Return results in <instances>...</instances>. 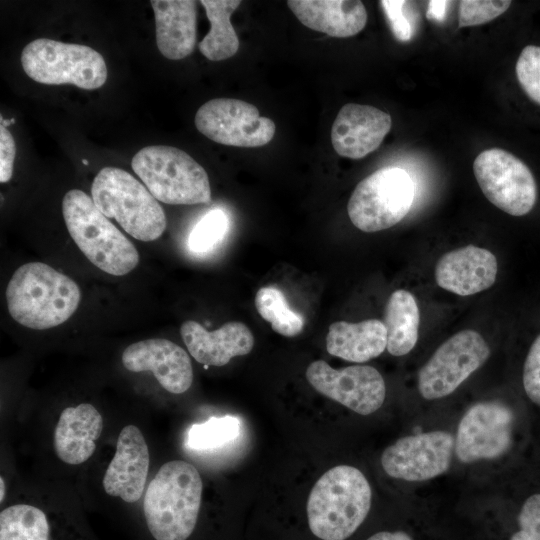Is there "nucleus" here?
Instances as JSON below:
<instances>
[{
	"instance_id": "obj_1",
	"label": "nucleus",
	"mask_w": 540,
	"mask_h": 540,
	"mask_svg": "<svg viewBox=\"0 0 540 540\" xmlns=\"http://www.w3.org/2000/svg\"><path fill=\"white\" fill-rule=\"evenodd\" d=\"M6 300L11 317L19 324L44 330L67 321L76 311L81 293L68 276L42 262H29L12 275Z\"/></svg>"
},
{
	"instance_id": "obj_2",
	"label": "nucleus",
	"mask_w": 540,
	"mask_h": 540,
	"mask_svg": "<svg viewBox=\"0 0 540 540\" xmlns=\"http://www.w3.org/2000/svg\"><path fill=\"white\" fill-rule=\"evenodd\" d=\"M203 482L194 465L183 460L164 463L147 486L143 510L156 540H186L201 506Z\"/></svg>"
},
{
	"instance_id": "obj_3",
	"label": "nucleus",
	"mask_w": 540,
	"mask_h": 540,
	"mask_svg": "<svg viewBox=\"0 0 540 540\" xmlns=\"http://www.w3.org/2000/svg\"><path fill=\"white\" fill-rule=\"evenodd\" d=\"M371 500L370 484L359 469L335 466L317 480L309 494V528L322 540H345L367 517Z\"/></svg>"
},
{
	"instance_id": "obj_4",
	"label": "nucleus",
	"mask_w": 540,
	"mask_h": 540,
	"mask_svg": "<svg viewBox=\"0 0 540 540\" xmlns=\"http://www.w3.org/2000/svg\"><path fill=\"white\" fill-rule=\"evenodd\" d=\"M67 230L87 259L115 276L132 271L139 262L133 243L79 189L69 190L62 200Z\"/></svg>"
},
{
	"instance_id": "obj_5",
	"label": "nucleus",
	"mask_w": 540,
	"mask_h": 540,
	"mask_svg": "<svg viewBox=\"0 0 540 540\" xmlns=\"http://www.w3.org/2000/svg\"><path fill=\"white\" fill-rule=\"evenodd\" d=\"M91 196L107 218L138 240H156L166 229V215L157 199L123 169L102 168L92 182Z\"/></svg>"
},
{
	"instance_id": "obj_6",
	"label": "nucleus",
	"mask_w": 540,
	"mask_h": 540,
	"mask_svg": "<svg viewBox=\"0 0 540 540\" xmlns=\"http://www.w3.org/2000/svg\"><path fill=\"white\" fill-rule=\"evenodd\" d=\"M133 171L158 200L173 205L206 204L211 187L205 169L185 151L153 145L132 158Z\"/></svg>"
},
{
	"instance_id": "obj_7",
	"label": "nucleus",
	"mask_w": 540,
	"mask_h": 540,
	"mask_svg": "<svg viewBox=\"0 0 540 540\" xmlns=\"http://www.w3.org/2000/svg\"><path fill=\"white\" fill-rule=\"evenodd\" d=\"M21 64L28 77L46 85L72 84L93 90L107 80L103 56L81 44L38 38L22 50Z\"/></svg>"
},
{
	"instance_id": "obj_8",
	"label": "nucleus",
	"mask_w": 540,
	"mask_h": 540,
	"mask_svg": "<svg viewBox=\"0 0 540 540\" xmlns=\"http://www.w3.org/2000/svg\"><path fill=\"white\" fill-rule=\"evenodd\" d=\"M414 194L413 180L404 169L382 168L357 184L348 201V216L361 231L385 230L407 215Z\"/></svg>"
},
{
	"instance_id": "obj_9",
	"label": "nucleus",
	"mask_w": 540,
	"mask_h": 540,
	"mask_svg": "<svg viewBox=\"0 0 540 540\" xmlns=\"http://www.w3.org/2000/svg\"><path fill=\"white\" fill-rule=\"evenodd\" d=\"M473 172L484 196L512 216L528 214L537 200V185L528 166L515 155L500 149L482 151L474 160Z\"/></svg>"
},
{
	"instance_id": "obj_10",
	"label": "nucleus",
	"mask_w": 540,
	"mask_h": 540,
	"mask_svg": "<svg viewBox=\"0 0 540 540\" xmlns=\"http://www.w3.org/2000/svg\"><path fill=\"white\" fill-rule=\"evenodd\" d=\"M490 348L475 330L460 331L434 352L418 373V390L427 400L454 392L488 359Z\"/></svg>"
},
{
	"instance_id": "obj_11",
	"label": "nucleus",
	"mask_w": 540,
	"mask_h": 540,
	"mask_svg": "<svg viewBox=\"0 0 540 540\" xmlns=\"http://www.w3.org/2000/svg\"><path fill=\"white\" fill-rule=\"evenodd\" d=\"M195 126L210 140L227 146L253 148L268 144L275 123L261 116L256 106L231 98H216L196 112Z\"/></svg>"
},
{
	"instance_id": "obj_12",
	"label": "nucleus",
	"mask_w": 540,
	"mask_h": 540,
	"mask_svg": "<svg viewBox=\"0 0 540 540\" xmlns=\"http://www.w3.org/2000/svg\"><path fill=\"white\" fill-rule=\"evenodd\" d=\"M515 415L499 401L472 405L461 418L455 437L459 461L473 463L503 456L513 442Z\"/></svg>"
},
{
	"instance_id": "obj_13",
	"label": "nucleus",
	"mask_w": 540,
	"mask_h": 540,
	"mask_svg": "<svg viewBox=\"0 0 540 540\" xmlns=\"http://www.w3.org/2000/svg\"><path fill=\"white\" fill-rule=\"evenodd\" d=\"M454 449L455 439L449 432L418 433L388 446L381 455V465L395 479L426 481L449 469Z\"/></svg>"
},
{
	"instance_id": "obj_14",
	"label": "nucleus",
	"mask_w": 540,
	"mask_h": 540,
	"mask_svg": "<svg viewBox=\"0 0 540 540\" xmlns=\"http://www.w3.org/2000/svg\"><path fill=\"white\" fill-rule=\"evenodd\" d=\"M306 378L317 392L360 415L374 413L385 400L384 379L372 366L353 365L337 370L324 360H316L308 365Z\"/></svg>"
},
{
	"instance_id": "obj_15",
	"label": "nucleus",
	"mask_w": 540,
	"mask_h": 540,
	"mask_svg": "<svg viewBox=\"0 0 540 540\" xmlns=\"http://www.w3.org/2000/svg\"><path fill=\"white\" fill-rule=\"evenodd\" d=\"M122 364L131 372L151 371L168 392H186L193 382V368L187 352L176 343L152 338L132 343L122 353Z\"/></svg>"
},
{
	"instance_id": "obj_16",
	"label": "nucleus",
	"mask_w": 540,
	"mask_h": 540,
	"mask_svg": "<svg viewBox=\"0 0 540 540\" xmlns=\"http://www.w3.org/2000/svg\"><path fill=\"white\" fill-rule=\"evenodd\" d=\"M149 461L148 445L141 430L132 424L123 427L102 479L105 492L127 503L137 502L146 486Z\"/></svg>"
},
{
	"instance_id": "obj_17",
	"label": "nucleus",
	"mask_w": 540,
	"mask_h": 540,
	"mask_svg": "<svg viewBox=\"0 0 540 540\" xmlns=\"http://www.w3.org/2000/svg\"><path fill=\"white\" fill-rule=\"evenodd\" d=\"M392 127L391 116L369 105L345 104L331 129L336 153L350 159H361L375 151Z\"/></svg>"
},
{
	"instance_id": "obj_18",
	"label": "nucleus",
	"mask_w": 540,
	"mask_h": 540,
	"mask_svg": "<svg viewBox=\"0 0 540 540\" xmlns=\"http://www.w3.org/2000/svg\"><path fill=\"white\" fill-rule=\"evenodd\" d=\"M495 255L474 245L445 253L435 267V280L446 291L469 296L490 288L496 281Z\"/></svg>"
},
{
	"instance_id": "obj_19",
	"label": "nucleus",
	"mask_w": 540,
	"mask_h": 540,
	"mask_svg": "<svg viewBox=\"0 0 540 540\" xmlns=\"http://www.w3.org/2000/svg\"><path fill=\"white\" fill-rule=\"evenodd\" d=\"M180 334L191 356L206 366H224L235 356L247 355L254 346L250 329L237 321L208 331L198 322L188 320L181 325Z\"/></svg>"
},
{
	"instance_id": "obj_20",
	"label": "nucleus",
	"mask_w": 540,
	"mask_h": 540,
	"mask_svg": "<svg viewBox=\"0 0 540 540\" xmlns=\"http://www.w3.org/2000/svg\"><path fill=\"white\" fill-rule=\"evenodd\" d=\"M102 430V415L92 404L81 403L65 408L53 433L57 457L70 465L86 462L94 454Z\"/></svg>"
},
{
	"instance_id": "obj_21",
	"label": "nucleus",
	"mask_w": 540,
	"mask_h": 540,
	"mask_svg": "<svg viewBox=\"0 0 540 540\" xmlns=\"http://www.w3.org/2000/svg\"><path fill=\"white\" fill-rule=\"evenodd\" d=\"M288 7L306 27L331 37L358 34L367 23V11L358 0H289Z\"/></svg>"
},
{
	"instance_id": "obj_22",
	"label": "nucleus",
	"mask_w": 540,
	"mask_h": 540,
	"mask_svg": "<svg viewBox=\"0 0 540 540\" xmlns=\"http://www.w3.org/2000/svg\"><path fill=\"white\" fill-rule=\"evenodd\" d=\"M156 44L170 60L189 56L196 45L197 2L193 0H152Z\"/></svg>"
},
{
	"instance_id": "obj_23",
	"label": "nucleus",
	"mask_w": 540,
	"mask_h": 540,
	"mask_svg": "<svg viewBox=\"0 0 540 540\" xmlns=\"http://www.w3.org/2000/svg\"><path fill=\"white\" fill-rule=\"evenodd\" d=\"M387 348V331L382 321L357 323L337 321L329 326L326 349L346 361L362 363L378 357Z\"/></svg>"
},
{
	"instance_id": "obj_24",
	"label": "nucleus",
	"mask_w": 540,
	"mask_h": 540,
	"mask_svg": "<svg viewBox=\"0 0 540 540\" xmlns=\"http://www.w3.org/2000/svg\"><path fill=\"white\" fill-rule=\"evenodd\" d=\"M384 325L387 331V351L403 356L416 345L420 313L415 297L409 291H394L385 306Z\"/></svg>"
},
{
	"instance_id": "obj_25",
	"label": "nucleus",
	"mask_w": 540,
	"mask_h": 540,
	"mask_svg": "<svg viewBox=\"0 0 540 540\" xmlns=\"http://www.w3.org/2000/svg\"><path fill=\"white\" fill-rule=\"evenodd\" d=\"M200 3L211 24L209 33L199 43L200 52L211 61L231 58L239 49V40L230 19L241 1L202 0Z\"/></svg>"
},
{
	"instance_id": "obj_26",
	"label": "nucleus",
	"mask_w": 540,
	"mask_h": 540,
	"mask_svg": "<svg viewBox=\"0 0 540 540\" xmlns=\"http://www.w3.org/2000/svg\"><path fill=\"white\" fill-rule=\"evenodd\" d=\"M0 540H50L46 514L30 504H15L0 513Z\"/></svg>"
},
{
	"instance_id": "obj_27",
	"label": "nucleus",
	"mask_w": 540,
	"mask_h": 540,
	"mask_svg": "<svg viewBox=\"0 0 540 540\" xmlns=\"http://www.w3.org/2000/svg\"><path fill=\"white\" fill-rule=\"evenodd\" d=\"M254 303L259 315L271 324L276 333L294 337L302 332V317L291 310L284 294L277 287H261L256 293Z\"/></svg>"
},
{
	"instance_id": "obj_28",
	"label": "nucleus",
	"mask_w": 540,
	"mask_h": 540,
	"mask_svg": "<svg viewBox=\"0 0 540 540\" xmlns=\"http://www.w3.org/2000/svg\"><path fill=\"white\" fill-rule=\"evenodd\" d=\"M240 433V421L237 417L225 415L210 417L202 423L190 426L186 445L198 451L212 450L235 440Z\"/></svg>"
},
{
	"instance_id": "obj_29",
	"label": "nucleus",
	"mask_w": 540,
	"mask_h": 540,
	"mask_svg": "<svg viewBox=\"0 0 540 540\" xmlns=\"http://www.w3.org/2000/svg\"><path fill=\"white\" fill-rule=\"evenodd\" d=\"M227 215L219 209L209 211L192 229L188 247L192 252L205 253L212 250L228 230Z\"/></svg>"
},
{
	"instance_id": "obj_30",
	"label": "nucleus",
	"mask_w": 540,
	"mask_h": 540,
	"mask_svg": "<svg viewBox=\"0 0 540 540\" xmlns=\"http://www.w3.org/2000/svg\"><path fill=\"white\" fill-rule=\"evenodd\" d=\"M515 70L525 94L540 105V46H526L518 57Z\"/></svg>"
},
{
	"instance_id": "obj_31",
	"label": "nucleus",
	"mask_w": 540,
	"mask_h": 540,
	"mask_svg": "<svg viewBox=\"0 0 540 540\" xmlns=\"http://www.w3.org/2000/svg\"><path fill=\"white\" fill-rule=\"evenodd\" d=\"M511 5L509 0H463L459 4V28L477 26L502 15Z\"/></svg>"
},
{
	"instance_id": "obj_32",
	"label": "nucleus",
	"mask_w": 540,
	"mask_h": 540,
	"mask_svg": "<svg viewBox=\"0 0 540 540\" xmlns=\"http://www.w3.org/2000/svg\"><path fill=\"white\" fill-rule=\"evenodd\" d=\"M518 529L509 540H540V493L529 495L517 516Z\"/></svg>"
},
{
	"instance_id": "obj_33",
	"label": "nucleus",
	"mask_w": 540,
	"mask_h": 540,
	"mask_svg": "<svg viewBox=\"0 0 540 540\" xmlns=\"http://www.w3.org/2000/svg\"><path fill=\"white\" fill-rule=\"evenodd\" d=\"M522 381L527 397L540 407V335L533 341L525 358Z\"/></svg>"
},
{
	"instance_id": "obj_34",
	"label": "nucleus",
	"mask_w": 540,
	"mask_h": 540,
	"mask_svg": "<svg viewBox=\"0 0 540 540\" xmlns=\"http://www.w3.org/2000/svg\"><path fill=\"white\" fill-rule=\"evenodd\" d=\"M406 3L399 0L380 1L394 37L401 42L409 41L413 35L412 23L404 13Z\"/></svg>"
},
{
	"instance_id": "obj_35",
	"label": "nucleus",
	"mask_w": 540,
	"mask_h": 540,
	"mask_svg": "<svg viewBox=\"0 0 540 540\" xmlns=\"http://www.w3.org/2000/svg\"><path fill=\"white\" fill-rule=\"evenodd\" d=\"M16 145L9 130L0 125V182H8L13 173Z\"/></svg>"
},
{
	"instance_id": "obj_36",
	"label": "nucleus",
	"mask_w": 540,
	"mask_h": 540,
	"mask_svg": "<svg viewBox=\"0 0 540 540\" xmlns=\"http://www.w3.org/2000/svg\"><path fill=\"white\" fill-rule=\"evenodd\" d=\"M450 2L432 0L428 4L426 17L429 20L441 22L446 16V10Z\"/></svg>"
},
{
	"instance_id": "obj_37",
	"label": "nucleus",
	"mask_w": 540,
	"mask_h": 540,
	"mask_svg": "<svg viewBox=\"0 0 540 540\" xmlns=\"http://www.w3.org/2000/svg\"><path fill=\"white\" fill-rule=\"evenodd\" d=\"M367 540H413L410 535L403 531H382L370 536Z\"/></svg>"
},
{
	"instance_id": "obj_38",
	"label": "nucleus",
	"mask_w": 540,
	"mask_h": 540,
	"mask_svg": "<svg viewBox=\"0 0 540 540\" xmlns=\"http://www.w3.org/2000/svg\"><path fill=\"white\" fill-rule=\"evenodd\" d=\"M5 481H4V478L1 476L0 477V501L3 502L4 500V497H5Z\"/></svg>"
},
{
	"instance_id": "obj_39",
	"label": "nucleus",
	"mask_w": 540,
	"mask_h": 540,
	"mask_svg": "<svg viewBox=\"0 0 540 540\" xmlns=\"http://www.w3.org/2000/svg\"><path fill=\"white\" fill-rule=\"evenodd\" d=\"M0 119H1V124L0 125H3L6 128H7V126H9V125H11V124H13L15 122L14 119H9V120L3 119L2 116L0 117Z\"/></svg>"
},
{
	"instance_id": "obj_40",
	"label": "nucleus",
	"mask_w": 540,
	"mask_h": 540,
	"mask_svg": "<svg viewBox=\"0 0 540 540\" xmlns=\"http://www.w3.org/2000/svg\"><path fill=\"white\" fill-rule=\"evenodd\" d=\"M82 162L85 164V165H88V161L87 160H82Z\"/></svg>"
}]
</instances>
